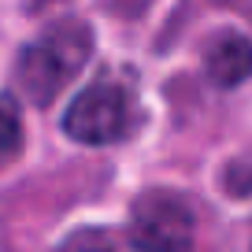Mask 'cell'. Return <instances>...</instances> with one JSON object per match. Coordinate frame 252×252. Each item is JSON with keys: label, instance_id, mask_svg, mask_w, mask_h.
Returning <instances> with one entry per match:
<instances>
[{"label": "cell", "instance_id": "cell-4", "mask_svg": "<svg viewBox=\"0 0 252 252\" xmlns=\"http://www.w3.org/2000/svg\"><path fill=\"white\" fill-rule=\"evenodd\" d=\"M204 71L219 89H234L252 78V41L245 33H219L204 52Z\"/></svg>", "mask_w": 252, "mask_h": 252}, {"label": "cell", "instance_id": "cell-3", "mask_svg": "<svg viewBox=\"0 0 252 252\" xmlns=\"http://www.w3.org/2000/svg\"><path fill=\"white\" fill-rule=\"evenodd\" d=\"M193 208L171 189H152L134 204L130 241L141 252H193Z\"/></svg>", "mask_w": 252, "mask_h": 252}, {"label": "cell", "instance_id": "cell-5", "mask_svg": "<svg viewBox=\"0 0 252 252\" xmlns=\"http://www.w3.org/2000/svg\"><path fill=\"white\" fill-rule=\"evenodd\" d=\"M23 149V111L11 93H0V167L11 163Z\"/></svg>", "mask_w": 252, "mask_h": 252}, {"label": "cell", "instance_id": "cell-2", "mask_svg": "<svg viewBox=\"0 0 252 252\" xmlns=\"http://www.w3.org/2000/svg\"><path fill=\"white\" fill-rule=\"evenodd\" d=\"M63 130L78 145H111L134 130L130 93L115 82H93L71 100L63 115Z\"/></svg>", "mask_w": 252, "mask_h": 252}, {"label": "cell", "instance_id": "cell-1", "mask_svg": "<svg viewBox=\"0 0 252 252\" xmlns=\"http://www.w3.org/2000/svg\"><path fill=\"white\" fill-rule=\"evenodd\" d=\"M89 52H93V33L86 23L63 19V23L48 26L37 41L23 48L15 63V82L23 96L33 104H52L63 93V86L86 67Z\"/></svg>", "mask_w": 252, "mask_h": 252}]
</instances>
